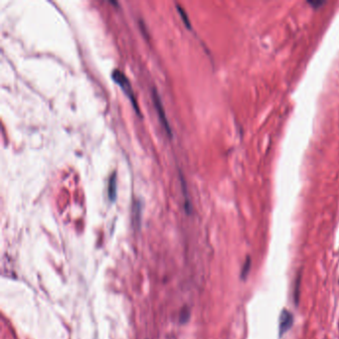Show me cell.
Returning <instances> with one entry per match:
<instances>
[{
	"label": "cell",
	"instance_id": "6da1fadb",
	"mask_svg": "<svg viewBox=\"0 0 339 339\" xmlns=\"http://www.w3.org/2000/svg\"><path fill=\"white\" fill-rule=\"evenodd\" d=\"M113 81L118 84V85L121 87V89L125 92V94L130 97L131 101L133 102L135 108L137 109V112L139 113V109H138V106H137V102L135 100V95H134V92H133V89H132V86L130 84V81L128 80V78L124 76L123 73H121L120 71L118 70H114L113 71Z\"/></svg>",
	"mask_w": 339,
	"mask_h": 339
},
{
	"label": "cell",
	"instance_id": "7a4b0ae2",
	"mask_svg": "<svg viewBox=\"0 0 339 339\" xmlns=\"http://www.w3.org/2000/svg\"><path fill=\"white\" fill-rule=\"evenodd\" d=\"M153 102H154V106H155V109L157 111V113H158V116H159V119L164 128V130L166 131V133L168 134V136L171 137L172 136V132H171V128H170L169 122L166 118V115H165V113H164V109H163V106H162V103H161V100H160V97L158 96V94L156 93L155 90H153Z\"/></svg>",
	"mask_w": 339,
	"mask_h": 339
},
{
	"label": "cell",
	"instance_id": "3957f363",
	"mask_svg": "<svg viewBox=\"0 0 339 339\" xmlns=\"http://www.w3.org/2000/svg\"><path fill=\"white\" fill-rule=\"evenodd\" d=\"M293 324V316L291 312L286 310H283L280 316V323H279V331H280V337L284 335L292 326Z\"/></svg>",
	"mask_w": 339,
	"mask_h": 339
},
{
	"label": "cell",
	"instance_id": "277c9868",
	"mask_svg": "<svg viewBox=\"0 0 339 339\" xmlns=\"http://www.w3.org/2000/svg\"><path fill=\"white\" fill-rule=\"evenodd\" d=\"M115 195H116V177H115V174H113L111 177L110 185H109V197L113 201Z\"/></svg>",
	"mask_w": 339,
	"mask_h": 339
},
{
	"label": "cell",
	"instance_id": "5b68a950",
	"mask_svg": "<svg viewBox=\"0 0 339 339\" xmlns=\"http://www.w3.org/2000/svg\"><path fill=\"white\" fill-rule=\"evenodd\" d=\"M251 263H252V261L250 259V257H247V260H246L245 264L243 265V269H242V273H241L243 279H245L248 276V274L250 272V269H251Z\"/></svg>",
	"mask_w": 339,
	"mask_h": 339
},
{
	"label": "cell",
	"instance_id": "8992f818",
	"mask_svg": "<svg viewBox=\"0 0 339 339\" xmlns=\"http://www.w3.org/2000/svg\"><path fill=\"white\" fill-rule=\"evenodd\" d=\"M177 9H178V12H179V14L181 15V19L183 20V22H184V24L186 25V27L189 29L191 28V26H190V22H189V19H188L187 15H186V12L184 11V9H183L182 7H180L179 5H177Z\"/></svg>",
	"mask_w": 339,
	"mask_h": 339
},
{
	"label": "cell",
	"instance_id": "52a82bcc",
	"mask_svg": "<svg viewBox=\"0 0 339 339\" xmlns=\"http://www.w3.org/2000/svg\"><path fill=\"white\" fill-rule=\"evenodd\" d=\"M310 4H311L312 6H314V8H317L316 6H317V5H322V4H323V2H321V1H316V2L310 1Z\"/></svg>",
	"mask_w": 339,
	"mask_h": 339
}]
</instances>
